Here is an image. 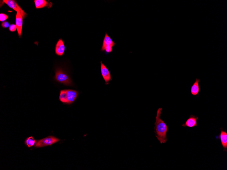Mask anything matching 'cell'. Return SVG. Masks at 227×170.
Instances as JSON below:
<instances>
[{"instance_id":"obj_2","label":"cell","mask_w":227,"mask_h":170,"mask_svg":"<svg viewBox=\"0 0 227 170\" xmlns=\"http://www.w3.org/2000/svg\"><path fill=\"white\" fill-rule=\"evenodd\" d=\"M55 72L54 79L56 81L65 86H71L73 85L71 79L62 68H57Z\"/></svg>"},{"instance_id":"obj_5","label":"cell","mask_w":227,"mask_h":170,"mask_svg":"<svg viewBox=\"0 0 227 170\" xmlns=\"http://www.w3.org/2000/svg\"><path fill=\"white\" fill-rule=\"evenodd\" d=\"M101 71L102 76L105 81V84L108 85L109 81H112V79L109 70L102 61L101 62Z\"/></svg>"},{"instance_id":"obj_1","label":"cell","mask_w":227,"mask_h":170,"mask_svg":"<svg viewBox=\"0 0 227 170\" xmlns=\"http://www.w3.org/2000/svg\"><path fill=\"white\" fill-rule=\"evenodd\" d=\"M162 110V108H160L157 111L156 121L154 124L155 136L161 144L167 142L168 139L167 134L168 129L166 124L160 118Z\"/></svg>"},{"instance_id":"obj_15","label":"cell","mask_w":227,"mask_h":170,"mask_svg":"<svg viewBox=\"0 0 227 170\" xmlns=\"http://www.w3.org/2000/svg\"><path fill=\"white\" fill-rule=\"evenodd\" d=\"M24 142H25L27 146L29 148H30L34 146L36 143V141L33 138V136H31L27 138Z\"/></svg>"},{"instance_id":"obj_4","label":"cell","mask_w":227,"mask_h":170,"mask_svg":"<svg viewBox=\"0 0 227 170\" xmlns=\"http://www.w3.org/2000/svg\"><path fill=\"white\" fill-rule=\"evenodd\" d=\"M3 3H6L10 8L16 12H19L22 15L23 18H25L27 16L25 12L18 5L17 2L14 0H3Z\"/></svg>"},{"instance_id":"obj_9","label":"cell","mask_w":227,"mask_h":170,"mask_svg":"<svg viewBox=\"0 0 227 170\" xmlns=\"http://www.w3.org/2000/svg\"><path fill=\"white\" fill-rule=\"evenodd\" d=\"M199 118L195 117V116L191 115L187 120L186 122L183 124L182 126L184 127H188L192 128L197 126V120Z\"/></svg>"},{"instance_id":"obj_14","label":"cell","mask_w":227,"mask_h":170,"mask_svg":"<svg viewBox=\"0 0 227 170\" xmlns=\"http://www.w3.org/2000/svg\"><path fill=\"white\" fill-rule=\"evenodd\" d=\"M59 100L64 104H67L68 103V95L67 90H63L60 91L59 95Z\"/></svg>"},{"instance_id":"obj_13","label":"cell","mask_w":227,"mask_h":170,"mask_svg":"<svg viewBox=\"0 0 227 170\" xmlns=\"http://www.w3.org/2000/svg\"><path fill=\"white\" fill-rule=\"evenodd\" d=\"M115 44L116 43L114 42L112 39L106 32L104 40L103 41L102 46L101 48H103L106 45H112L114 47Z\"/></svg>"},{"instance_id":"obj_6","label":"cell","mask_w":227,"mask_h":170,"mask_svg":"<svg viewBox=\"0 0 227 170\" xmlns=\"http://www.w3.org/2000/svg\"><path fill=\"white\" fill-rule=\"evenodd\" d=\"M23 18L19 12L16 13L15 23L16 27H17V31L18 35L19 38L22 36V33L23 24Z\"/></svg>"},{"instance_id":"obj_12","label":"cell","mask_w":227,"mask_h":170,"mask_svg":"<svg viewBox=\"0 0 227 170\" xmlns=\"http://www.w3.org/2000/svg\"><path fill=\"white\" fill-rule=\"evenodd\" d=\"M220 138L223 147L224 151H226L227 149V133L221 130L220 135Z\"/></svg>"},{"instance_id":"obj_11","label":"cell","mask_w":227,"mask_h":170,"mask_svg":"<svg viewBox=\"0 0 227 170\" xmlns=\"http://www.w3.org/2000/svg\"><path fill=\"white\" fill-rule=\"evenodd\" d=\"M200 79L196 78L195 82L194 83L191 88V93L193 96H196L200 92L199 83Z\"/></svg>"},{"instance_id":"obj_10","label":"cell","mask_w":227,"mask_h":170,"mask_svg":"<svg viewBox=\"0 0 227 170\" xmlns=\"http://www.w3.org/2000/svg\"><path fill=\"white\" fill-rule=\"evenodd\" d=\"M34 2L36 9H41L45 7L50 8L53 5L51 2L45 0H35Z\"/></svg>"},{"instance_id":"obj_17","label":"cell","mask_w":227,"mask_h":170,"mask_svg":"<svg viewBox=\"0 0 227 170\" xmlns=\"http://www.w3.org/2000/svg\"><path fill=\"white\" fill-rule=\"evenodd\" d=\"M9 18V16L6 14L1 13L0 14V21L5 22V21Z\"/></svg>"},{"instance_id":"obj_19","label":"cell","mask_w":227,"mask_h":170,"mask_svg":"<svg viewBox=\"0 0 227 170\" xmlns=\"http://www.w3.org/2000/svg\"><path fill=\"white\" fill-rule=\"evenodd\" d=\"M2 27L4 28H7L9 27L10 25L9 22L5 21L3 22L1 24Z\"/></svg>"},{"instance_id":"obj_16","label":"cell","mask_w":227,"mask_h":170,"mask_svg":"<svg viewBox=\"0 0 227 170\" xmlns=\"http://www.w3.org/2000/svg\"><path fill=\"white\" fill-rule=\"evenodd\" d=\"M113 47V46H112V45H106L104 48H101V51H105L107 53H110L112 51Z\"/></svg>"},{"instance_id":"obj_8","label":"cell","mask_w":227,"mask_h":170,"mask_svg":"<svg viewBox=\"0 0 227 170\" xmlns=\"http://www.w3.org/2000/svg\"><path fill=\"white\" fill-rule=\"evenodd\" d=\"M65 45L63 40L60 39L57 41L55 47V53L59 56H62L65 51Z\"/></svg>"},{"instance_id":"obj_7","label":"cell","mask_w":227,"mask_h":170,"mask_svg":"<svg viewBox=\"0 0 227 170\" xmlns=\"http://www.w3.org/2000/svg\"><path fill=\"white\" fill-rule=\"evenodd\" d=\"M67 92L68 95V105L72 104L75 102L78 96L79 93L77 91L67 89Z\"/></svg>"},{"instance_id":"obj_3","label":"cell","mask_w":227,"mask_h":170,"mask_svg":"<svg viewBox=\"0 0 227 170\" xmlns=\"http://www.w3.org/2000/svg\"><path fill=\"white\" fill-rule=\"evenodd\" d=\"M60 140V139L54 136H49L46 138L36 141L35 147L41 148L51 146V145L59 142Z\"/></svg>"},{"instance_id":"obj_18","label":"cell","mask_w":227,"mask_h":170,"mask_svg":"<svg viewBox=\"0 0 227 170\" xmlns=\"http://www.w3.org/2000/svg\"><path fill=\"white\" fill-rule=\"evenodd\" d=\"M17 30V27L16 25L14 24H12L10 25L9 27V30L11 32H14Z\"/></svg>"}]
</instances>
